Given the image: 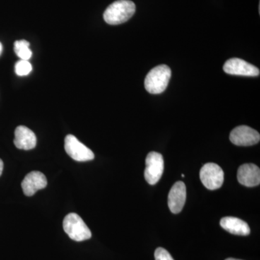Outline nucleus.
Segmentation results:
<instances>
[{"instance_id": "obj_17", "label": "nucleus", "mask_w": 260, "mask_h": 260, "mask_svg": "<svg viewBox=\"0 0 260 260\" xmlns=\"http://www.w3.org/2000/svg\"><path fill=\"white\" fill-rule=\"evenodd\" d=\"M3 167H4V164H3V160L0 159V176H1L2 174H3Z\"/></svg>"}, {"instance_id": "obj_7", "label": "nucleus", "mask_w": 260, "mask_h": 260, "mask_svg": "<svg viewBox=\"0 0 260 260\" xmlns=\"http://www.w3.org/2000/svg\"><path fill=\"white\" fill-rule=\"evenodd\" d=\"M230 140L237 146H251L259 143L260 135L257 131L249 126H239L232 130Z\"/></svg>"}, {"instance_id": "obj_16", "label": "nucleus", "mask_w": 260, "mask_h": 260, "mask_svg": "<svg viewBox=\"0 0 260 260\" xmlns=\"http://www.w3.org/2000/svg\"><path fill=\"white\" fill-rule=\"evenodd\" d=\"M155 260H174L169 251L164 248H157L155 251Z\"/></svg>"}, {"instance_id": "obj_15", "label": "nucleus", "mask_w": 260, "mask_h": 260, "mask_svg": "<svg viewBox=\"0 0 260 260\" xmlns=\"http://www.w3.org/2000/svg\"><path fill=\"white\" fill-rule=\"evenodd\" d=\"M32 70V65L28 61L20 59L15 64V71L18 76H26L31 73Z\"/></svg>"}, {"instance_id": "obj_13", "label": "nucleus", "mask_w": 260, "mask_h": 260, "mask_svg": "<svg viewBox=\"0 0 260 260\" xmlns=\"http://www.w3.org/2000/svg\"><path fill=\"white\" fill-rule=\"evenodd\" d=\"M220 226L226 232L238 236H248L250 228L247 223L235 217H225L220 220Z\"/></svg>"}, {"instance_id": "obj_14", "label": "nucleus", "mask_w": 260, "mask_h": 260, "mask_svg": "<svg viewBox=\"0 0 260 260\" xmlns=\"http://www.w3.org/2000/svg\"><path fill=\"white\" fill-rule=\"evenodd\" d=\"M29 47H30V44L27 41H16L14 44L15 54L20 58V59L28 61L32 56V51Z\"/></svg>"}, {"instance_id": "obj_6", "label": "nucleus", "mask_w": 260, "mask_h": 260, "mask_svg": "<svg viewBox=\"0 0 260 260\" xmlns=\"http://www.w3.org/2000/svg\"><path fill=\"white\" fill-rule=\"evenodd\" d=\"M64 149L67 153L77 161H88L95 158L92 150L80 143L78 138L73 135H67L65 138Z\"/></svg>"}, {"instance_id": "obj_3", "label": "nucleus", "mask_w": 260, "mask_h": 260, "mask_svg": "<svg viewBox=\"0 0 260 260\" xmlns=\"http://www.w3.org/2000/svg\"><path fill=\"white\" fill-rule=\"evenodd\" d=\"M63 229L70 239L76 242H83L91 238L90 229L76 213H70L65 216Z\"/></svg>"}, {"instance_id": "obj_19", "label": "nucleus", "mask_w": 260, "mask_h": 260, "mask_svg": "<svg viewBox=\"0 0 260 260\" xmlns=\"http://www.w3.org/2000/svg\"><path fill=\"white\" fill-rule=\"evenodd\" d=\"M225 260H242V259H234V258H229V259H226Z\"/></svg>"}, {"instance_id": "obj_2", "label": "nucleus", "mask_w": 260, "mask_h": 260, "mask_svg": "<svg viewBox=\"0 0 260 260\" xmlns=\"http://www.w3.org/2000/svg\"><path fill=\"white\" fill-rule=\"evenodd\" d=\"M172 77V70L165 64L153 68L145 80L147 91L151 94L161 93L167 89Z\"/></svg>"}, {"instance_id": "obj_12", "label": "nucleus", "mask_w": 260, "mask_h": 260, "mask_svg": "<svg viewBox=\"0 0 260 260\" xmlns=\"http://www.w3.org/2000/svg\"><path fill=\"white\" fill-rule=\"evenodd\" d=\"M37 143V136L31 129L25 126H19L16 128L14 143L17 148L25 150H31L35 148Z\"/></svg>"}, {"instance_id": "obj_8", "label": "nucleus", "mask_w": 260, "mask_h": 260, "mask_svg": "<svg viewBox=\"0 0 260 260\" xmlns=\"http://www.w3.org/2000/svg\"><path fill=\"white\" fill-rule=\"evenodd\" d=\"M223 70L227 74L232 75L247 77L259 75V70L256 67L239 58H232L225 61Z\"/></svg>"}, {"instance_id": "obj_9", "label": "nucleus", "mask_w": 260, "mask_h": 260, "mask_svg": "<svg viewBox=\"0 0 260 260\" xmlns=\"http://www.w3.org/2000/svg\"><path fill=\"white\" fill-rule=\"evenodd\" d=\"M186 189L182 181H177L173 185L169 191L168 205L171 212L174 214L180 213L185 204Z\"/></svg>"}, {"instance_id": "obj_5", "label": "nucleus", "mask_w": 260, "mask_h": 260, "mask_svg": "<svg viewBox=\"0 0 260 260\" xmlns=\"http://www.w3.org/2000/svg\"><path fill=\"white\" fill-rule=\"evenodd\" d=\"M145 179L150 185H155L161 178L164 171V160L161 154L150 152L147 155Z\"/></svg>"}, {"instance_id": "obj_18", "label": "nucleus", "mask_w": 260, "mask_h": 260, "mask_svg": "<svg viewBox=\"0 0 260 260\" xmlns=\"http://www.w3.org/2000/svg\"><path fill=\"white\" fill-rule=\"evenodd\" d=\"M2 51H3V44L0 42V55H1Z\"/></svg>"}, {"instance_id": "obj_1", "label": "nucleus", "mask_w": 260, "mask_h": 260, "mask_svg": "<svg viewBox=\"0 0 260 260\" xmlns=\"http://www.w3.org/2000/svg\"><path fill=\"white\" fill-rule=\"evenodd\" d=\"M136 7L130 0H118L109 5L104 13V19L109 25L125 23L135 14Z\"/></svg>"}, {"instance_id": "obj_10", "label": "nucleus", "mask_w": 260, "mask_h": 260, "mask_svg": "<svg viewBox=\"0 0 260 260\" xmlns=\"http://www.w3.org/2000/svg\"><path fill=\"white\" fill-rule=\"evenodd\" d=\"M237 179L241 184L247 187L258 186L260 183L259 168L255 164H243L238 169Z\"/></svg>"}, {"instance_id": "obj_4", "label": "nucleus", "mask_w": 260, "mask_h": 260, "mask_svg": "<svg viewBox=\"0 0 260 260\" xmlns=\"http://www.w3.org/2000/svg\"><path fill=\"white\" fill-rule=\"evenodd\" d=\"M200 177L203 185L207 189L215 190L223 185L224 173L223 169L218 164L208 162L202 167Z\"/></svg>"}, {"instance_id": "obj_11", "label": "nucleus", "mask_w": 260, "mask_h": 260, "mask_svg": "<svg viewBox=\"0 0 260 260\" xmlns=\"http://www.w3.org/2000/svg\"><path fill=\"white\" fill-rule=\"evenodd\" d=\"M47 185V178L42 172H32L27 174L22 181L23 193L26 196H32L39 189H44Z\"/></svg>"}]
</instances>
